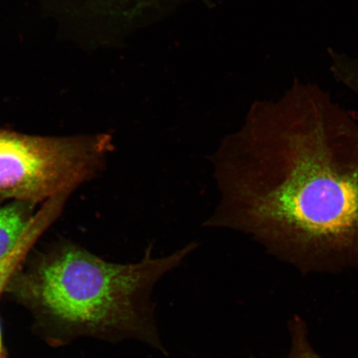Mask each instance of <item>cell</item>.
Returning a JSON list of instances; mask_svg holds the SVG:
<instances>
[{"instance_id":"5b68a950","label":"cell","mask_w":358,"mask_h":358,"mask_svg":"<svg viewBox=\"0 0 358 358\" xmlns=\"http://www.w3.org/2000/svg\"><path fill=\"white\" fill-rule=\"evenodd\" d=\"M31 217L20 204L0 208V261L19 244Z\"/></svg>"},{"instance_id":"8992f818","label":"cell","mask_w":358,"mask_h":358,"mask_svg":"<svg viewBox=\"0 0 358 358\" xmlns=\"http://www.w3.org/2000/svg\"><path fill=\"white\" fill-rule=\"evenodd\" d=\"M164 0H107L110 3L112 15L120 24H134L145 13L158 7Z\"/></svg>"},{"instance_id":"7a4b0ae2","label":"cell","mask_w":358,"mask_h":358,"mask_svg":"<svg viewBox=\"0 0 358 358\" xmlns=\"http://www.w3.org/2000/svg\"><path fill=\"white\" fill-rule=\"evenodd\" d=\"M192 241L167 257L154 245L136 263L105 261L83 249H66L39 268L34 296L57 319L111 342L137 340L168 355L157 329L151 294L169 272L199 248Z\"/></svg>"},{"instance_id":"9c48e42d","label":"cell","mask_w":358,"mask_h":358,"mask_svg":"<svg viewBox=\"0 0 358 358\" xmlns=\"http://www.w3.org/2000/svg\"><path fill=\"white\" fill-rule=\"evenodd\" d=\"M0 358H3V351H2L1 332H0Z\"/></svg>"},{"instance_id":"6da1fadb","label":"cell","mask_w":358,"mask_h":358,"mask_svg":"<svg viewBox=\"0 0 358 358\" xmlns=\"http://www.w3.org/2000/svg\"><path fill=\"white\" fill-rule=\"evenodd\" d=\"M211 160L220 199L205 227L306 273L358 265V122L328 93L295 83L255 103Z\"/></svg>"},{"instance_id":"277c9868","label":"cell","mask_w":358,"mask_h":358,"mask_svg":"<svg viewBox=\"0 0 358 358\" xmlns=\"http://www.w3.org/2000/svg\"><path fill=\"white\" fill-rule=\"evenodd\" d=\"M62 206H64V201L60 199H49L45 201L41 209L31 217L19 244L8 257L0 261V290L6 285L22 259L29 253V250L33 248L36 241L55 220Z\"/></svg>"},{"instance_id":"ba28073f","label":"cell","mask_w":358,"mask_h":358,"mask_svg":"<svg viewBox=\"0 0 358 358\" xmlns=\"http://www.w3.org/2000/svg\"><path fill=\"white\" fill-rule=\"evenodd\" d=\"M334 73L358 96V64L356 61L338 58L334 65Z\"/></svg>"},{"instance_id":"52a82bcc","label":"cell","mask_w":358,"mask_h":358,"mask_svg":"<svg viewBox=\"0 0 358 358\" xmlns=\"http://www.w3.org/2000/svg\"><path fill=\"white\" fill-rule=\"evenodd\" d=\"M291 345L287 358H324L315 351L308 337L306 322L295 316L289 323ZM250 358H257L250 357Z\"/></svg>"},{"instance_id":"3957f363","label":"cell","mask_w":358,"mask_h":358,"mask_svg":"<svg viewBox=\"0 0 358 358\" xmlns=\"http://www.w3.org/2000/svg\"><path fill=\"white\" fill-rule=\"evenodd\" d=\"M113 136H29L0 129V196L48 201L67 194L106 166Z\"/></svg>"}]
</instances>
